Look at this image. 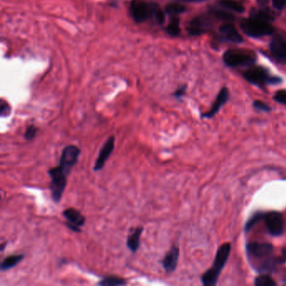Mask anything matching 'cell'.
I'll return each mask as SVG.
<instances>
[{
  "label": "cell",
  "instance_id": "cell-11",
  "mask_svg": "<svg viewBox=\"0 0 286 286\" xmlns=\"http://www.w3.org/2000/svg\"><path fill=\"white\" fill-rule=\"evenodd\" d=\"M115 148V137L111 136L105 142L104 145L100 150L98 157L94 164V170L95 171H101L104 166L106 161L108 160L110 155H112V151Z\"/></svg>",
  "mask_w": 286,
  "mask_h": 286
},
{
  "label": "cell",
  "instance_id": "cell-17",
  "mask_svg": "<svg viewBox=\"0 0 286 286\" xmlns=\"http://www.w3.org/2000/svg\"><path fill=\"white\" fill-rule=\"evenodd\" d=\"M144 231V227H138L132 230L130 235L128 236L127 239V247L130 249L133 253H135L139 249L140 246V236Z\"/></svg>",
  "mask_w": 286,
  "mask_h": 286
},
{
  "label": "cell",
  "instance_id": "cell-8",
  "mask_svg": "<svg viewBox=\"0 0 286 286\" xmlns=\"http://www.w3.org/2000/svg\"><path fill=\"white\" fill-rule=\"evenodd\" d=\"M246 250L252 259L265 260L273 255L274 246L269 243L252 242L247 244Z\"/></svg>",
  "mask_w": 286,
  "mask_h": 286
},
{
  "label": "cell",
  "instance_id": "cell-19",
  "mask_svg": "<svg viewBox=\"0 0 286 286\" xmlns=\"http://www.w3.org/2000/svg\"><path fill=\"white\" fill-rule=\"evenodd\" d=\"M219 5L225 9L233 11L236 13H243L244 11V5L234 0H222L220 1Z\"/></svg>",
  "mask_w": 286,
  "mask_h": 286
},
{
  "label": "cell",
  "instance_id": "cell-3",
  "mask_svg": "<svg viewBox=\"0 0 286 286\" xmlns=\"http://www.w3.org/2000/svg\"><path fill=\"white\" fill-rule=\"evenodd\" d=\"M241 29L250 37L260 38L273 34L274 27L270 22L250 17L241 23Z\"/></svg>",
  "mask_w": 286,
  "mask_h": 286
},
{
  "label": "cell",
  "instance_id": "cell-31",
  "mask_svg": "<svg viewBox=\"0 0 286 286\" xmlns=\"http://www.w3.org/2000/svg\"><path fill=\"white\" fill-rule=\"evenodd\" d=\"M273 6L278 10H282L286 5V0H272Z\"/></svg>",
  "mask_w": 286,
  "mask_h": 286
},
{
  "label": "cell",
  "instance_id": "cell-26",
  "mask_svg": "<svg viewBox=\"0 0 286 286\" xmlns=\"http://www.w3.org/2000/svg\"><path fill=\"white\" fill-rule=\"evenodd\" d=\"M211 13L214 17L223 21H231L233 19V14L224 12V11L219 10V9H212Z\"/></svg>",
  "mask_w": 286,
  "mask_h": 286
},
{
  "label": "cell",
  "instance_id": "cell-22",
  "mask_svg": "<svg viewBox=\"0 0 286 286\" xmlns=\"http://www.w3.org/2000/svg\"><path fill=\"white\" fill-rule=\"evenodd\" d=\"M185 11H186V7L180 3H177V2L168 3L166 7V13L170 14V15H172V16L179 15V14L183 13Z\"/></svg>",
  "mask_w": 286,
  "mask_h": 286
},
{
  "label": "cell",
  "instance_id": "cell-32",
  "mask_svg": "<svg viewBox=\"0 0 286 286\" xmlns=\"http://www.w3.org/2000/svg\"><path fill=\"white\" fill-rule=\"evenodd\" d=\"M277 258H278V261H279V263H280V265H281V264H285V263L286 262V248H285V249H282V250H281V254H280V255H279V256H277Z\"/></svg>",
  "mask_w": 286,
  "mask_h": 286
},
{
  "label": "cell",
  "instance_id": "cell-33",
  "mask_svg": "<svg viewBox=\"0 0 286 286\" xmlns=\"http://www.w3.org/2000/svg\"><path fill=\"white\" fill-rule=\"evenodd\" d=\"M185 91H186V87H182L180 89H177V91L175 92L174 96L177 98H181L183 95H184Z\"/></svg>",
  "mask_w": 286,
  "mask_h": 286
},
{
  "label": "cell",
  "instance_id": "cell-23",
  "mask_svg": "<svg viewBox=\"0 0 286 286\" xmlns=\"http://www.w3.org/2000/svg\"><path fill=\"white\" fill-rule=\"evenodd\" d=\"M166 32L171 36H177L181 32L180 29V19L177 16H174L171 19V22L169 23L166 27Z\"/></svg>",
  "mask_w": 286,
  "mask_h": 286
},
{
  "label": "cell",
  "instance_id": "cell-20",
  "mask_svg": "<svg viewBox=\"0 0 286 286\" xmlns=\"http://www.w3.org/2000/svg\"><path fill=\"white\" fill-rule=\"evenodd\" d=\"M98 285L102 286H125L127 285V281L125 279L121 278L118 276H107L102 279V281L99 282Z\"/></svg>",
  "mask_w": 286,
  "mask_h": 286
},
{
  "label": "cell",
  "instance_id": "cell-18",
  "mask_svg": "<svg viewBox=\"0 0 286 286\" xmlns=\"http://www.w3.org/2000/svg\"><path fill=\"white\" fill-rule=\"evenodd\" d=\"M24 258V254H13L5 258L1 263L0 268L2 271L10 270L11 268L14 267L15 265H18L19 262H21Z\"/></svg>",
  "mask_w": 286,
  "mask_h": 286
},
{
  "label": "cell",
  "instance_id": "cell-27",
  "mask_svg": "<svg viewBox=\"0 0 286 286\" xmlns=\"http://www.w3.org/2000/svg\"><path fill=\"white\" fill-rule=\"evenodd\" d=\"M38 128L35 127V125H30L27 128L25 134H24V138L27 140H32L35 139V137L37 134Z\"/></svg>",
  "mask_w": 286,
  "mask_h": 286
},
{
  "label": "cell",
  "instance_id": "cell-24",
  "mask_svg": "<svg viewBox=\"0 0 286 286\" xmlns=\"http://www.w3.org/2000/svg\"><path fill=\"white\" fill-rule=\"evenodd\" d=\"M254 285L256 286H276V282L270 276L262 274L255 278Z\"/></svg>",
  "mask_w": 286,
  "mask_h": 286
},
{
  "label": "cell",
  "instance_id": "cell-9",
  "mask_svg": "<svg viewBox=\"0 0 286 286\" xmlns=\"http://www.w3.org/2000/svg\"><path fill=\"white\" fill-rule=\"evenodd\" d=\"M265 221L270 235L278 237L284 232L285 223L283 217L278 211H270L265 213Z\"/></svg>",
  "mask_w": 286,
  "mask_h": 286
},
{
  "label": "cell",
  "instance_id": "cell-16",
  "mask_svg": "<svg viewBox=\"0 0 286 286\" xmlns=\"http://www.w3.org/2000/svg\"><path fill=\"white\" fill-rule=\"evenodd\" d=\"M219 32L224 40L235 43H240L243 41V37L238 33L235 26L229 23L222 24V26L220 27Z\"/></svg>",
  "mask_w": 286,
  "mask_h": 286
},
{
  "label": "cell",
  "instance_id": "cell-2",
  "mask_svg": "<svg viewBox=\"0 0 286 286\" xmlns=\"http://www.w3.org/2000/svg\"><path fill=\"white\" fill-rule=\"evenodd\" d=\"M231 249L232 246L229 243H225L218 249L212 267L206 271L201 277V281L204 286H213L217 285L220 274L224 269L230 255Z\"/></svg>",
  "mask_w": 286,
  "mask_h": 286
},
{
  "label": "cell",
  "instance_id": "cell-13",
  "mask_svg": "<svg viewBox=\"0 0 286 286\" xmlns=\"http://www.w3.org/2000/svg\"><path fill=\"white\" fill-rule=\"evenodd\" d=\"M270 52L278 62L286 64V40L280 36L273 38L270 44Z\"/></svg>",
  "mask_w": 286,
  "mask_h": 286
},
{
  "label": "cell",
  "instance_id": "cell-34",
  "mask_svg": "<svg viewBox=\"0 0 286 286\" xmlns=\"http://www.w3.org/2000/svg\"><path fill=\"white\" fill-rule=\"evenodd\" d=\"M181 1H184V2H202L204 0H181Z\"/></svg>",
  "mask_w": 286,
  "mask_h": 286
},
{
  "label": "cell",
  "instance_id": "cell-7",
  "mask_svg": "<svg viewBox=\"0 0 286 286\" xmlns=\"http://www.w3.org/2000/svg\"><path fill=\"white\" fill-rule=\"evenodd\" d=\"M81 154V150L76 145H67L63 149L60 158V168L64 171L65 173L69 175L70 171L75 166L78 162V157Z\"/></svg>",
  "mask_w": 286,
  "mask_h": 286
},
{
  "label": "cell",
  "instance_id": "cell-10",
  "mask_svg": "<svg viewBox=\"0 0 286 286\" xmlns=\"http://www.w3.org/2000/svg\"><path fill=\"white\" fill-rule=\"evenodd\" d=\"M211 26V22L208 17L201 15L191 19L188 24L187 30L190 35H200L206 32Z\"/></svg>",
  "mask_w": 286,
  "mask_h": 286
},
{
  "label": "cell",
  "instance_id": "cell-29",
  "mask_svg": "<svg viewBox=\"0 0 286 286\" xmlns=\"http://www.w3.org/2000/svg\"><path fill=\"white\" fill-rule=\"evenodd\" d=\"M274 100L281 104L286 105V90H279L276 92Z\"/></svg>",
  "mask_w": 286,
  "mask_h": 286
},
{
  "label": "cell",
  "instance_id": "cell-15",
  "mask_svg": "<svg viewBox=\"0 0 286 286\" xmlns=\"http://www.w3.org/2000/svg\"><path fill=\"white\" fill-rule=\"evenodd\" d=\"M228 99H229V91H228V89L227 88H222L221 89V91L219 92V94L217 95V99L214 102L211 109L204 114V118H211L216 115L217 112H219L221 107L227 103Z\"/></svg>",
  "mask_w": 286,
  "mask_h": 286
},
{
  "label": "cell",
  "instance_id": "cell-14",
  "mask_svg": "<svg viewBox=\"0 0 286 286\" xmlns=\"http://www.w3.org/2000/svg\"><path fill=\"white\" fill-rule=\"evenodd\" d=\"M179 254V249L177 246H173L164 257L161 264L166 273H172L177 269Z\"/></svg>",
  "mask_w": 286,
  "mask_h": 286
},
{
  "label": "cell",
  "instance_id": "cell-21",
  "mask_svg": "<svg viewBox=\"0 0 286 286\" xmlns=\"http://www.w3.org/2000/svg\"><path fill=\"white\" fill-rule=\"evenodd\" d=\"M257 19H263L265 21L271 22L274 20V13L270 12L269 9H255L252 11L251 16Z\"/></svg>",
  "mask_w": 286,
  "mask_h": 286
},
{
  "label": "cell",
  "instance_id": "cell-30",
  "mask_svg": "<svg viewBox=\"0 0 286 286\" xmlns=\"http://www.w3.org/2000/svg\"><path fill=\"white\" fill-rule=\"evenodd\" d=\"M254 107L256 109L263 111V112H270V110H271L270 106L265 103V102H263L262 101H255L254 102Z\"/></svg>",
  "mask_w": 286,
  "mask_h": 286
},
{
  "label": "cell",
  "instance_id": "cell-6",
  "mask_svg": "<svg viewBox=\"0 0 286 286\" xmlns=\"http://www.w3.org/2000/svg\"><path fill=\"white\" fill-rule=\"evenodd\" d=\"M244 77L249 83L259 87H262L268 83H279L280 81L279 78H271L267 72L260 67H249L244 72Z\"/></svg>",
  "mask_w": 286,
  "mask_h": 286
},
{
  "label": "cell",
  "instance_id": "cell-12",
  "mask_svg": "<svg viewBox=\"0 0 286 286\" xmlns=\"http://www.w3.org/2000/svg\"><path fill=\"white\" fill-rule=\"evenodd\" d=\"M63 216L67 221V227L71 230L80 233L82 226L85 223V217H83L80 211L74 208H67L63 211Z\"/></svg>",
  "mask_w": 286,
  "mask_h": 286
},
{
  "label": "cell",
  "instance_id": "cell-5",
  "mask_svg": "<svg viewBox=\"0 0 286 286\" xmlns=\"http://www.w3.org/2000/svg\"><path fill=\"white\" fill-rule=\"evenodd\" d=\"M255 61V54L247 50L233 49L223 55V62L230 67H248Z\"/></svg>",
  "mask_w": 286,
  "mask_h": 286
},
{
  "label": "cell",
  "instance_id": "cell-25",
  "mask_svg": "<svg viewBox=\"0 0 286 286\" xmlns=\"http://www.w3.org/2000/svg\"><path fill=\"white\" fill-rule=\"evenodd\" d=\"M265 213H262V212H257V213L253 215L245 224V231L247 233L251 230L252 228H254V226L257 223H259L261 220L265 219Z\"/></svg>",
  "mask_w": 286,
  "mask_h": 286
},
{
  "label": "cell",
  "instance_id": "cell-35",
  "mask_svg": "<svg viewBox=\"0 0 286 286\" xmlns=\"http://www.w3.org/2000/svg\"><path fill=\"white\" fill-rule=\"evenodd\" d=\"M6 244L7 243H4V244H1V251L3 252L4 250V248H5Z\"/></svg>",
  "mask_w": 286,
  "mask_h": 286
},
{
  "label": "cell",
  "instance_id": "cell-1",
  "mask_svg": "<svg viewBox=\"0 0 286 286\" xmlns=\"http://www.w3.org/2000/svg\"><path fill=\"white\" fill-rule=\"evenodd\" d=\"M130 13L134 21L143 23L148 19H154L159 24L165 21V12L158 4L147 3L141 0H134L130 4Z\"/></svg>",
  "mask_w": 286,
  "mask_h": 286
},
{
  "label": "cell",
  "instance_id": "cell-4",
  "mask_svg": "<svg viewBox=\"0 0 286 286\" xmlns=\"http://www.w3.org/2000/svg\"><path fill=\"white\" fill-rule=\"evenodd\" d=\"M48 174L51 177V184H50V190H51V197L55 202L58 203L62 195L64 193L65 189L67 187L68 175L66 174L59 166L50 169Z\"/></svg>",
  "mask_w": 286,
  "mask_h": 286
},
{
  "label": "cell",
  "instance_id": "cell-28",
  "mask_svg": "<svg viewBox=\"0 0 286 286\" xmlns=\"http://www.w3.org/2000/svg\"><path fill=\"white\" fill-rule=\"evenodd\" d=\"M11 112V107L8 102L4 100H1V104H0V115L1 117H8Z\"/></svg>",
  "mask_w": 286,
  "mask_h": 286
}]
</instances>
